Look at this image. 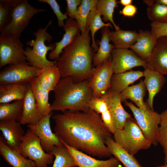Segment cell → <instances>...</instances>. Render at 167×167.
<instances>
[{
  "label": "cell",
  "instance_id": "cell-38",
  "mask_svg": "<svg viewBox=\"0 0 167 167\" xmlns=\"http://www.w3.org/2000/svg\"><path fill=\"white\" fill-rule=\"evenodd\" d=\"M14 4V0H0V32L10 22Z\"/></svg>",
  "mask_w": 167,
  "mask_h": 167
},
{
  "label": "cell",
  "instance_id": "cell-44",
  "mask_svg": "<svg viewBox=\"0 0 167 167\" xmlns=\"http://www.w3.org/2000/svg\"><path fill=\"white\" fill-rule=\"evenodd\" d=\"M132 2V0H120L119 3L122 6H125L131 4Z\"/></svg>",
  "mask_w": 167,
  "mask_h": 167
},
{
  "label": "cell",
  "instance_id": "cell-15",
  "mask_svg": "<svg viewBox=\"0 0 167 167\" xmlns=\"http://www.w3.org/2000/svg\"><path fill=\"white\" fill-rule=\"evenodd\" d=\"M62 142L72 156L77 166L120 167V162L114 157H111L106 160H97Z\"/></svg>",
  "mask_w": 167,
  "mask_h": 167
},
{
  "label": "cell",
  "instance_id": "cell-45",
  "mask_svg": "<svg viewBox=\"0 0 167 167\" xmlns=\"http://www.w3.org/2000/svg\"><path fill=\"white\" fill-rule=\"evenodd\" d=\"M155 1L160 4L167 6V0H155Z\"/></svg>",
  "mask_w": 167,
  "mask_h": 167
},
{
  "label": "cell",
  "instance_id": "cell-16",
  "mask_svg": "<svg viewBox=\"0 0 167 167\" xmlns=\"http://www.w3.org/2000/svg\"><path fill=\"white\" fill-rule=\"evenodd\" d=\"M148 67L162 75H167V36L158 38L151 56L147 62Z\"/></svg>",
  "mask_w": 167,
  "mask_h": 167
},
{
  "label": "cell",
  "instance_id": "cell-34",
  "mask_svg": "<svg viewBox=\"0 0 167 167\" xmlns=\"http://www.w3.org/2000/svg\"><path fill=\"white\" fill-rule=\"evenodd\" d=\"M119 2L116 0H100L96 5V8L101 15L103 16L102 19L104 22L109 21L114 26L115 31L120 28L114 22L113 19V14L114 9L118 6Z\"/></svg>",
  "mask_w": 167,
  "mask_h": 167
},
{
  "label": "cell",
  "instance_id": "cell-6",
  "mask_svg": "<svg viewBox=\"0 0 167 167\" xmlns=\"http://www.w3.org/2000/svg\"><path fill=\"white\" fill-rule=\"evenodd\" d=\"M47 11L31 5L27 0H14L11 20L0 32V35L19 39L30 21L36 14Z\"/></svg>",
  "mask_w": 167,
  "mask_h": 167
},
{
  "label": "cell",
  "instance_id": "cell-13",
  "mask_svg": "<svg viewBox=\"0 0 167 167\" xmlns=\"http://www.w3.org/2000/svg\"><path fill=\"white\" fill-rule=\"evenodd\" d=\"M52 114V112L41 118L35 125H28V128L39 138L43 148L48 153L51 152L55 146H65L60 138L52 131L50 124V118Z\"/></svg>",
  "mask_w": 167,
  "mask_h": 167
},
{
  "label": "cell",
  "instance_id": "cell-23",
  "mask_svg": "<svg viewBox=\"0 0 167 167\" xmlns=\"http://www.w3.org/2000/svg\"><path fill=\"white\" fill-rule=\"evenodd\" d=\"M31 88L34 97L37 112L41 118L52 112L53 111L49 102V92L43 89L41 87L37 77L30 82Z\"/></svg>",
  "mask_w": 167,
  "mask_h": 167
},
{
  "label": "cell",
  "instance_id": "cell-14",
  "mask_svg": "<svg viewBox=\"0 0 167 167\" xmlns=\"http://www.w3.org/2000/svg\"><path fill=\"white\" fill-rule=\"evenodd\" d=\"M101 98L106 103L112 118L115 130L122 129L127 120L131 117L122 105L120 93L110 88Z\"/></svg>",
  "mask_w": 167,
  "mask_h": 167
},
{
  "label": "cell",
  "instance_id": "cell-28",
  "mask_svg": "<svg viewBox=\"0 0 167 167\" xmlns=\"http://www.w3.org/2000/svg\"><path fill=\"white\" fill-rule=\"evenodd\" d=\"M145 86L143 81L141 79L138 84L129 86L120 93V96L122 102L130 99L142 110L146 109L147 103L143 101L145 94Z\"/></svg>",
  "mask_w": 167,
  "mask_h": 167
},
{
  "label": "cell",
  "instance_id": "cell-20",
  "mask_svg": "<svg viewBox=\"0 0 167 167\" xmlns=\"http://www.w3.org/2000/svg\"><path fill=\"white\" fill-rule=\"evenodd\" d=\"M143 73L145 77L143 81L148 93L147 103L150 108L153 109L154 97L163 86L166 78L158 72L148 67L145 69Z\"/></svg>",
  "mask_w": 167,
  "mask_h": 167
},
{
  "label": "cell",
  "instance_id": "cell-25",
  "mask_svg": "<svg viewBox=\"0 0 167 167\" xmlns=\"http://www.w3.org/2000/svg\"><path fill=\"white\" fill-rule=\"evenodd\" d=\"M22 115L19 122L22 125H33L41 118L37 112L35 100L31 87L23 100Z\"/></svg>",
  "mask_w": 167,
  "mask_h": 167
},
{
  "label": "cell",
  "instance_id": "cell-8",
  "mask_svg": "<svg viewBox=\"0 0 167 167\" xmlns=\"http://www.w3.org/2000/svg\"><path fill=\"white\" fill-rule=\"evenodd\" d=\"M125 105L132 112L135 119L145 137L154 146L158 143L156 135L160 122V115L153 109L150 108L147 104L145 109L142 110L135 106L131 102L126 101Z\"/></svg>",
  "mask_w": 167,
  "mask_h": 167
},
{
  "label": "cell",
  "instance_id": "cell-24",
  "mask_svg": "<svg viewBox=\"0 0 167 167\" xmlns=\"http://www.w3.org/2000/svg\"><path fill=\"white\" fill-rule=\"evenodd\" d=\"M37 77L41 88L49 92L54 91L61 78L60 72L56 64L40 69Z\"/></svg>",
  "mask_w": 167,
  "mask_h": 167
},
{
  "label": "cell",
  "instance_id": "cell-43",
  "mask_svg": "<svg viewBox=\"0 0 167 167\" xmlns=\"http://www.w3.org/2000/svg\"><path fill=\"white\" fill-rule=\"evenodd\" d=\"M137 8L132 4L124 6L119 11V14L125 17H133L137 13Z\"/></svg>",
  "mask_w": 167,
  "mask_h": 167
},
{
  "label": "cell",
  "instance_id": "cell-21",
  "mask_svg": "<svg viewBox=\"0 0 167 167\" xmlns=\"http://www.w3.org/2000/svg\"><path fill=\"white\" fill-rule=\"evenodd\" d=\"M30 83L0 85V104L23 100L30 88Z\"/></svg>",
  "mask_w": 167,
  "mask_h": 167
},
{
  "label": "cell",
  "instance_id": "cell-1",
  "mask_svg": "<svg viewBox=\"0 0 167 167\" xmlns=\"http://www.w3.org/2000/svg\"><path fill=\"white\" fill-rule=\"evenodd\" d=\"M55 133L66 144L98 158L111 154L105 144L111 133L99 114L89 109L87 111L66 110L52 116Z\"/></svg>",
  "mask_w": 167,
  "mask_h": 167
},
{
  "label": "cell",
  "instance_id": "cell-10",
  "mask_svg": "<svg viewBox=\"0 0 167 167\" xmlns=\"http://www.w3.org/2000/svg\"><path fill=\"white\" fill-rule=\"evenodd\" d=\"M113 74L111 57L93 68L89 85L93 91V98H101L111 88V80Z\"/></svg>",
  "mask_w": 167,
  "mask_h": 167
},
{
  "label": "cell",
  "instance_id": "cell-40",
  "mask_svg": "<svg viewBox=\"0 0 167 167\" xmlns=\"http://www.w3.org/2000/svg\"><path fill=\"white\" fill-rule=\"evenodd\" d=\"M39 2L48 4L53 10L58 19V25L59 27H63L65 24L64 21L67 20V16L66 13L63 14L60 10V7L55 0H39Z\"/></svg>",
  "mask_w": 167,
  "mask_h": 167
},
{
  "label": "cell",
  "instance_id": "cell-32",
  "mask_svg": "<svg viewBox=\"0 0 167 167\" xmlns=\"http://www.w3.org/2000/svg\"><path fill=\"white\" fill-rule=\"evenodd\" d=\"M96 6L88 14L87 20L86 27L89 28L91 32L92 41L91 46L93 49L94 51L97 52L99 48L95 40L96 33L98 30L105 27H109L113 28V25L110 22L106 24L102 21L101 15L97 11Z\"/></svg>",
  "mask_w": 167,
  "mask_h": 167
},
{
  "label": "cell",
  "instance_id": "cell-29",
  "mask_svg": "<svg viewBox=\"0 0 167 167\" xmlns=\"http://www.w3.org/2000/svg\"><path fill=\"white\" fill-rule=\"evenodd\" d=\"M101 31L102 36L99 47L93 58V64L96 66L111 58L112 51L115 48L113 45L109 43L111 31L109 28L105 27L102 28Z\"/></svg>",
  "mask_w": 167,
  "mask_h": 167
},
{
  "label": "cell",
  "instance_id": "cell-36",
  "mask_svg": "<svg viewBox=\"0 0 167 167\" xmlns=\"http://www.w3.org/2000/svg\"><path fill=\"white\" fill-rule=\"evenodd\" d=\"M98 0H82L76 13L75 20L77 22L81 33L86 29L87 20L91 11L96 6Z\"/></svg>",
  "mask_w": 167,
  "mask_h": 167
},
{
  "label": "cell",
  "instance_id": "cell-3",
  "mask_svg": "<svg viewBox=\"0 0 167 167\" xmlns=\"http://www.w3.org/2000/svg\"><path fill=\"white\" fill-rule=\"evenodd\" d=\"M89 80L78 81L70 77L62 78L54 91L52 110L62 112L88 110L89 102L93 97Z\"/></svg>",
  "mask_w": 167,
  "mask_h": 167
},
{
  "label": "cell",
  "instance_id": "cell-22",
  "mask_svg": "<svg viewBox=\"0 0 167 167\" xmlns=\"http://www.w3.org/2000/svg\"><path fill=\"white\" fill-rule=\"evenodd\" d=\"M0 154L13 167H36L33 161L25 157L17 149L10 147L2 137L0 139Z\"/></svg>",
  "mask_w": 167,
  "mask_h": 167
},
{
  "label": "cell",
  "instance_id": "cell-27",
  "mask_svg": "<svg viewBox=\"0 0 167 167\" xmlns=\"http://www.w3.org/2000/svg\"><path fill=\"white\" fill-rule=\"evenodd\" d=\"M143 76V71H140L130 70L113 74L111 80V88L114 92L120 93L129 85Z\"/></svg>",
  "mask_w": 167,
  "mask_h": 167
},
{
  "label": "cell",
  "instance_id": "cell-33",
  "mask_svg": "<svg viewBox=\"0 0 167 167\" xmlns=\"http://www.w3.org/2000/svg\"><path fill=\"white\" fill-rule=\"evenodd\" d=\"M147 5V14L152 22L167 23V6L158 3L155 0H144Z\"/></svg>",
  "mask_w": 167,
  "mask_h": 167
},
{
  "label": "cell",
  "instance_id": "cell-12",
  "mask_svg": "<svg viewBox=\"0 0 167 167\" xmlns=\"http://www.w3.org/2000/svg\"><path fill=\"white\" fill-rule=\"evenodd\" d=\"M113 74L123 72L137 66L148 68L147 62L128 49L114 48L111 53Z\"/></svg>",
  "mask_w": 167,
  "mask_h": 167
},
{
  "label": "cell",
  "instance_id": "cell-31",
  "mask_svg": "<svg viewBox=\"0 0 167 167\" xmlns=\"http://www.w3.org/2000/svg\"><path fill=\"white\" fill-rule=\"evenodd\" d=\"M23 100L0 104V120L19 122L23 111Z\"/></svg>",
  "mask_w": 167,
  "mask_h": 167
},
{
  "label": "cell",
  "instance_id": "cell-7",
  "mask_svg": "<svg viewBox=\"0 0 167 167\" xmlns=\"http://www.w3.org/2000/svg\"><path fill=\"white\" fill-rule=\"evenodd\" d=\"M17 150L25 157H28L33 161L36 167H47L53 162L54 156L45 152L39 138L29 128L23 137Z\"/></svg>",
  "mask_w": 167,
  "mask_h": 167
},
{
  "label": "cell",
  "instance_id": "cell-41",
  "mask_svg": "<svg viewBox=\"0 0 167 167\" xmlns=\"http://www.w3.org/2000/svg\"><path fill=\"white\" fill-rule=\"evenodd\" d=\"M151 31L157 39L162 36H167V23L151 22Z\"/></svg>",
  "mask_w": 167,
  "mask_h": 167
},
{
  "label": "cell",
  "instance_id": "cell-19",
  "mask_svg": "<svg viewBox=\"0 0 167 167\" xmlns=\"http://www.w3.org/2000/svg\"><path fill=\"white\" fill-rule=\"evenodd\" d=\"M157 40L151 31L140 29L136 42L130 48L142 59L147 62L151 56Z\"/></svg>",
  "mask_w": 167,
  "mask_h": 167
},
{
  "label": "cell",
  "instance_id": "cell-5",
  "mask_svg": "<svg viewBox=\"0 0 167 167\" xmlns=\"http://www.w3.org/2000/svg\"><path fill=\"white\" fill-rule=\"evenodd\" d=\"M113 139L119 145L134 156L139 150L149 148L152 144L143 134L135 119L130 118L121 129L116 130Z\"/></svg>",
  "mask_w": 167,
  "mask_h": 167
},
{
  "label": "cell",
  "instance_id": "cell-46",
  "mask_svg": "<svg viewBox=\"0 0 167 167\" xmlns=\"http://www.w3.org/2000/svg\"><path fill=\"white\" fill-rule=\"evenodd\" d=\"M157 167H167V164H165L164 165H162L158 166Z\"/></svg>",
  "mask_w": 167,
  "mask_h": 167
},
{
  "label": "cell",
  "instance_id": "cell-39",
  "mask_svg": "<svg viewBox=\"0 0 167 167\" xmlns=\"http://www.w3.org/2000/svg\"><path fill=\"white\" fill-rule=\"evenodd\" d=\"M88 106L98 114H101V118H104L110 113L106 103L101 98H93L89 101Z\"/></svg>",
  "mask_w": 167,
  "mask_h": 167
},
{
  "label": "cell",
  "instance_id": "cell-42",
  "mask_svg": "<svg viewBox=\"0 0 167 167\" xmlns=\"http://www.w3.org/2000/svg\"><path fill=\"white\" fill-rule=\"evenodd\" d=\"M67 6L66 14L70 18L75 19V15L78 6L80 5L81 0H66Z\"/></svg>",
  "mask_w": 167,
  "mask_h": 167
},
{
  "label": "cell",
  "instance_id": "cell-9",
  "mask_svg": "<svg viewBox=\"0 0 167 167\" xmlns=\"http://www.w3.org/2000/svg\"><path fill=\"white\" fill-rule=\"evenodd\" d=\"M29 64L19 39L0 35V68L7 65Z\"/></svg>",
  "mask_w": 167,
  "mask_h": 167
},
{
  "label": "cell",
  "instance_id": "cell-26",
  "mask_svg": "<svg viewBox=\"0 0 167 167\" xmlns=\"http://www.w3.org/2000/svg\"><path fill=\"white\" fill-rule=\"evenodd\" d=\"M105 144L111 155L125 167H142L134 156L118 144L111 136H107Z\"/></svg>",
  "mask_w": 167,
  "mask_h": 167
},
{
  "label": "cell",
  "instance_id": "cell-35",
  "mask_svg": "<svg viewBox=\"0 0 167 167\" xmlns=\"http://www.w3.org/2000/svg\"><path fill=\"white\" fill-rule=\"evenodd\" d=\"M50 153L55 157L52 167H76L72 156L65 147L54 146Z\"/></svg>",
  "mask_w": 167,
  "mask_h": 167
},
{
  "label": "cell",
  "instance_id": "cell-2",
  "mask_svg": "<svg viewBox=\"0 0 167 167\" xmlns=\"http://www.w3.org/2000/svg\"><path fill=\"white\" fill-rule=\"evenodd\" d=\"M90 31L87 27L85 32L79 33L65 48L57 60L61 78L70 77L79 81L92 78L94 54L90 45Z\"/></svg>",
  "mask_w": 167,
  "mask_h": 167
},
{
  "label": "cell",
  "instance_id": "cell-18",
  "mask_svg": "<svg viewBox=\"0 0 167 167\" xmlns=\"http://www.w3.org/2000/svg\"><path fill=\"white\" fill-rule=\"evenodd\" d=\"M19 122L0 121V130L7 145L11 148L18 149L25 134Z\"/></svg>",
  "mask_w": 167,
  "mask_h": 167
},
{
  "label": "cell",
  "instance_id": "cell-37",
  "mask_svg": "<svg viewBox=\"0 0 167 167\" xmlns=\"http://www.w3.org/2000/svg\"><path fill=\"white\" fill-rule=\"evenodd\" d=\"M160 122L156 138L158 143L162 146L165 155V164H167V109L161 114Z\"/></svg>",
  "mask_w": 167,
  "mask_h": 167
},
{
  "label": "cell",
  "instance_id": "cell-30",
  "mask_svg": "<svg viewBox=\"0 0 167 167\" xmlns=\"http://www.w3.org/2000/svg\"><path fill=\"white\" fill-rule=\"evenodd\" d=\"M138 36L139 33L135 31L120 29L111 31L110 38L115 48L128 49L136 43Z\"/></svg>",
  "mask_w": 167,
  "mask_h": 167
},
{
  "label": "cell",
  "instance_id": "cell-17",
  "mask_svg": "<svg viewBox=\"0 0 167 167\" xmlns=\"http://www.w3.org/2000/svg\"><path fill=\"white\" fill-rule=\"evenodd\" d=\"M63 29L65 33L61 41L55 43V49L49 54L50 59L57 60L64 48L71 44L81 32L77 21L70 18L65 22Z\"/></svg>",
  "mask_w": 167,
  "mask_h": 167
},
{
  "label": "cell",
  "instance_id": "cell-4",
  "mask_svg": "<svg viewBox=\"0 0 167 167\" xmlns=\"http://www.w3.org/2000/svg\"><path fill=\"white\" fill-rule=\"evenodd\" d=\"M52 23L50 20L45 28H40L33 33L35 39L27 42V45L32 47V48L27 47L25 49L27 61L30 65L41 69L56 64L57 60L50 61L46 58L48 51L55 49V44H50L48 46L45 44V41L50 42L53 39L47 31Z\"/></svg>",
  "mask_w": 167,
  "mask_h": 167
},
{
  "label": "cell",
  "instance_id": "cell-11",
  "mask_svg": "<svg viewBox=\"0 0 167 167\" xmlns=\"http://www.w3.org/2000/svg\"><path fill=\"white\" fill-rule=\"evenodd\" d=\"M40 69L29 64L8 65L0 71V84L30 83Z\"/></svg>",
  "mask_w": 167,
  "mask_h": 167
}]
</instances>
